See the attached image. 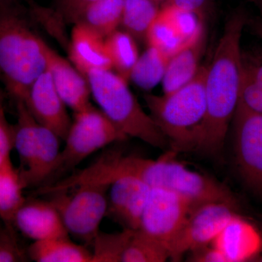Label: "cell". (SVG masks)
<instances>
[{"label":"cell","instance_id":"obj_23","mask_svg":"<svg viewBox=\"0 0 262 262\" xmlns=\"http://www.w3.org/2000/svg\"><path fill=\"white\" fill-rule=\"evenodd\" d=\"M160 5L151 0H124L121 24L124 31L138 40H145Z\"/></svg>","mask_w":262,"mask_h":262},{"label":"cell","instance_id":"obj_41","mask_svg":"<svg viewBox=\"0 0 262 262\" xmlns=\"http://www.w3.org/2000/svg\"><path fill=\"white\" fill-rule=\"evenodd\" d=\"M256 261H262V250L261 252H260L259 254L258 255L257 257L256 258Z\"/></svg>","mask_w":262,"mask_h":262},{"label":"cell","instance_id":"obj_26","mask_svg":"<svg viewBox=\"0 0 262 262\" xmlns=\"http://www.w3.org/2000/svg\"><path fill=\"white\" fill-rule=\"evenodd\" d=\"M134 231L125 229L121 232H99L95 237L91 262H120Z\"/></svg>","mask_w":262,"mask_h":262},{"label":"cell","instance_id":"obj_13","mask_svg":"<svg viewBox=\"0 0 262 262\" xmlns=\"http://www.w3.org/2000/svg\"><path fill=\"white\" fill-rule=\"evenodd\" d=\"M151 187L140 179L125 176L112 183L106 216L125 229L138 230Z\"/></svg>","mask_w":262,"mask_h":262},{"label":"cell","instance_id":"obj_24","mask_svg":"<svg viewBox=\"0 0 262 262\" xmlns=\"http://www.w3.org/2000/svg\"><path fill=\"white\" fill-rule=\"evenodd\" d=\"M169 58L158 50L148 48L138 58L131 71L130 80L141 89H152L163 80Z\"/></svg>","mask_w":262,"mask_h":262},{"label":"cell","instance_id":"obj_21","mask_svg":"<svg viewBox=\"0 0 262 262\" xmlns=\"http://www.w3.org/2000/svg\"><path fill=\"white\" fill-rule=\"evenodd\" d=\"M24 189L18 169L15 168L11 158L0 165V219L9 228L25 201Z\"/></svg>","mask_w":262,"mask_h":262},{"label":"cell","instance_id":"obj_7","mask_svg":"<svg viewBox=\"0 0 262 262\" xmlns=\"http://www.w3.org/2000/svg\"><path fill=\"white\" fill-rule=\"evenodd\" d=\"M110 185L99 182H84L69 189L49 193L50 201L61 215L69 234L91 246L101 222L106 215ZM68 190V189H67Z\"/></svg>","mask_w":262,"mask_h":262},{"label":"cell","instance_id":"obj_31","mask_svg":"<svg viewBox=\"0 0 262 262\" xmlns=\"http://www.w3.org/2000/svg\"><path fill=\"white\" fill-rule=\"evenodd\" d=\"M14 149V127L10 125L5 115L4 104H0V165L10 159Z\"/></svg>","mask_w":262,"mask_h":262},{"label":"cell","instance_id":"obj_37","mask_svg":"<svg viewBox=\"0 0 262 262\" xmlns=\"http://www.w3.org/2000/svg\"><path fill=\"white\" fill-rule=\"evenodd\" d=\"M21 0H0V7L20 3Z\"/></svg>","mask_w":262,"mask_h":262},{"label":"cell","instance_id":"obj_10","mask_svg":"<svg viewBox=\"0 0 262 262\" xmlns=\"http://www.w3.org/2000/svg\"><path fill=\"white\" fill-rule=\"evenodd\" d=\"M234 147L241 179L262 198V115L237 104L233 117Z\"/></svg>","mask_w":262,"mask_h":262},{"label":"cell","instance_id":"obj_1","mask_svg":"<svg viewBox=\"0 0 262 262\" xmlns=\"http://www.w3.org/2000/svg\"><path fill=\"white\" fill-rule=\"evenodd\" d=\"M247 13L234 11L225 24L206 80V115L202 123L196 151L216 155L223 149L230 122L239 101L242 75L241 41Z\"/></svg>","mask_w":262,"mask_h":262},{"label":"cell","instance_id":"obj_14","mask_svg":"<svg viewBox=\"0 0 262 262\" xmlns=\"http://www.w3.org/2000/svg\"><path fill=\"white\" fill-rule=\"evenodd\" d=\"M13 225L34 241L70 236L61 214L51 201L26 199L15 215Z\"/></svg>","mask_w":262,"mask_h":262},{"label":"cell","instance_id":"obj_28","mask_svg":"<svg viewBox=\"0 0 262 262\" xmlns=\"http://www.w3.org/2000/svg\"><path fill=\"white\" fill-rule=\"evenodd\" d=\"M146 42L149 47L158 50L169 58L189 42L183 41L159 14L149 27Z\"/></svg>","mask_w":262,"mask_h":262},{"label":"cell","instance_id":"obj_3","mask_svg":"<svg viewBox=\"0 0 262 262\" xmlns=\"http://www.w3.org/2000/svg\"><path fill=\"white\" fill-rule=\"evenodd\" d=\"M46 46L21 3L0 7V82L15 102L47 70Z\"/></svg>","mask_w":262,"mask_h":262},{"label":"cell","instance_id":"obj_35","mask_svg":"<svg viewBox=\"0 0 262 262\" xmlns=\"http://www.w3.org/2000/svg\"><path fill=\"white\" fill-rule=\"evenodd\" d=\"M210 245L198 248L189 252L191 253L189 259L196 262H226L225 257L220 251Z\"/></svg>","mask_w":262,"mask_h":262},{"label":"cell","instance_id":"obj_12","mask_svg":"<svg viewBox=\"0 0 262 262\" xmlns=\"http://www.w3.org/2000/svg\"><path fill=\"white\" fill-rule=\"evenodd\" d=\"M24 102L39 124L64 141L72 121L47 70L33 82Z\"/></svg>","mask_w":262,"mask_h":262},{"label":"cell","instance_id":"obj_34","mask_svg":"<svg viewBox=\"0 0 262 262\" xmlns=\"http://www.w3.org/2000/svg\"><path fill=\"white\" fill-rule=\"evenodd\" d=\"M25 258L10 234H0V262L22 261Z\"/></svg>","mask_w":262,"mask_h":262},{"label":"cell","instance_id":"obj_38","mask_svg":"<svg viewBox=\"0 0 262 262\" xmlns=\"http://www.w3.org/2000/svg\"><path fill=\"white\" fill-rule=\"evenodd\" d=\"M252 1L258 7V10H259L260 13H261V18H262V0H252Z\"/></svg>","mask_w":262,"mask_h":262},{"label":"cell","instance_id":"obj_25","mask_svg":"<svg viewBox=\"0 0 262 262\" xmlns=\"http://www.w3.org/2000/svg\"><path fill=\"white\" fill-rule=\"evenodd\" d=\"M170 258L168 247L138 229L125 248L122 262H164Z\"/></svg>","mask_w":262,"mask_h":262},{"label":"cell","instance_id":"obj_6","mask_svg":"<svg viewBox=\"0 0 262 262\" xmlns=\"http://www.w3.org/2000/svg\"><path fill=\"white\" fill-rule=\"evenodd\" d=\"M15 103L14 149L20 160L19 174L25 189L37 187L49 181L54 173L61 151V139L39 124L24 101Z\"/></svg>","mask_w":262,"mask_h":262},{"label":"cell","instance_id":"obj_39","mask_svg":"<svg viewBox=\"0 0 262 262\" xmlns=\"http://www.w3.org/2000/svg\"><path fill=\"white\" fill-rule=\"evenodd\" d=\"M5 94L2 88L0 87V104H4Z\"/></svg>","mask_w":262,"mask_h":262},{"label":"cell","instance_id":"obj_36","mask_svg":"<svg viewBox=\"0 0 262 262\" xmlns=\"http://www.w3.org/2000/svg\"><path fill=\"white\" fill-rule=\"evenodd\" d=\"M251 24L253 30L257 34L258 37L261 38L262 40V18H258L256 20H253Z\"/></svg>","mask_w":262,"mask_h":262},{"label":"cell","instance_id":"obj_30","mask_svg":"<svg viewBox=\"0 0 262 262\" xmlns=\"http://www.w3.org/2000/svg\"><path fill=\"white\" fill-rule=\"evenodd\" d=\"M238 103L262 115V89L243 67Z\"/></svg>","mask_w":262,"mask_h":262},{"label":"cell","instance_id":"obj_18","mask_svg":"<svg viewBox=\"0 0 262 262\" xmlns=\"http://www.w3.org/2000/svg\"><path fill=\"white\" fill-rule=\"evenodd\" d=\"M206 45L205 27L175 54L169 58L162 80L164 94L177 91L194 78L200 69V61Z\"/></svg>","mask_w":262,"mask_h":262},{"label":"cell","instance_id":"obj_8","mask_svg":"<svg viewBox=\"0 0 262 262\" xmlns=\"http://www.w3.org/2000/svg\"><path fill=\"white\" fill-rule=\"evenodd\" d=\"M127 138L101 110L92 105L75 113L52 178L63 175L98 150Z\"/></svg>","mask_w":262,"mask_h":262},{"label":"cell","instance_id":"obj_15","mask_svg":"<svg viewBox=\"0 0 262 262\" xmlns=\"http://www.w3.org/2000/svg\"><path fill=\"white\" fill-rule=\"evenodd\" d=\"M46 56L47 70L66 105L75 113L89 107L91 90L87 77L47 44Z\"/></svg>","mask_w":262,"mask_h":262},{"label":"cell","instance_id":"obj_16","mask_svg":"<svg viewBox=\"0 0 262 262\" xmlns=\"http://www.w3.org/2000/svg\"><path fill=\"white\" fill-rule=\"evenodd\" d=\"M220 251L226 262L256 259L262 250V238L251 224L236 215L211 244Z\"/></svg>","mask_w":262,"mask_h":262},{"label":"cell","instance_id":"obj_11","mask_svg":"<svg viewBox=\"0 0 262 262\" xmlns=\"http://www.w3.org/2000/svg\"><path fill=\"white\" fill-rule=\"evenodd\" d=\"M190 211L187 200L177 193L151 188L139 229L163 243L169 250L170 242Z\"/></svg>","mask_w":262,"mask_h":262},{"label":"cell","instance_id":"obj_20","mask_svg":"<svg viewBox=\"0 0 262 262\" xmlns=\"http://www.w3.org/2000/svg\"><path fill=\"white\" fill-rule=\"evenodd\" d=\"M123 5L124 0H96L81 10L74 24H82L106 38L121 24Z\"/></svg>","mask_w":262,"mask_h":262},{"label":"cell","instance_id":"obj_29","mask_svg":"<svg viewBox=\"0 0 262 262\" xmlns=\"http://www.w3.org/2000/svg\"><path fill=\"white\" fill-rule=\"evenodd\" d=\"M94 1L96 0H56L54 9L48 8V20L53 35L61 42L67 41L62 31L65 24H74L81 10Z\"/></svg>","mask_w":262,"mask_h":262},{"label":"cell","instance_id":"obj_4","mask_svg":"<svg viewBox=\"0 0 262 262\" xmlns=\"http://www.w3.org/2000/svg\"><path fill=\"white\" fill-rule=\"evenodd\" d=\"M208 67H201L190 82L163 96H144L150 115L176 151L195 150L206 115Z\"/></svg>","mask_w":262,"mask_h":262},{"label":"cell","instance_id":"obj_27","mask_svg":"<svg viewBox=\"0 0 262 262\" xmlns=\"http://www.w3.org/2000/svg\"><path fill=\"white\" fill-rule=\"evenodd\" d=\"M158 14L185 42L192 40L204 27L195 15L173 5H162Z\"/></svg>","mask_w":262,"mask_h":262},{"label":"cell","instance_id":"obj_19","mask_svg":"<svg viewBox=\"0 0 262 262\" xmlns=\"http://www.w3.org/2000/svg\"><path fill=\"white\" fill-rule=\"evenodd\" d=\"M27 256L37 262H91L92 253L85 246L75 244L70 237L34 241Z\"/></svg>","mask_w":262,"mask_h":262},{"label":"cell","instance_id":"obj_33","mask_svg":"<svg viewBox=\"0 0 262 262\" xmlns=\"http://www.w3.org/2000/svg\"><path fill=\"white\" fill-rule=\"evenodd\" d=\"M242 67L262 89V51L241 53Z\"/></svg>","mask_w":262,"mask_h":262},{"label":"cell","instance_id":"obj_22","mask_svg":"<svg viewBox=\"0 0 262 262\" xmlns=\"http://www.w3.org/2000/svg\"><path fill=\"white\" fill-rule=\"evenodd\" d=\"M105 44L113 69L125 80H130L131 71L139 57L136 39L125 31L117 29L105 38Z\"/></svg>","mask_w":262,"mask_h":262},{"label":"cell","instance_id":"obj_32","mask_svg":"<svg viewBox=\"0 0 262 262\" xmlns=\"http://www.w3.org/2000/svg\"><path fill=\"white\" fill-rule=\"evenodd\" d=\"M163 5H170L190 12L204 23L214 9L213 0H166Z\"/></svg>","mask_w":262,"mask_h":262},{"label":"cell","instance_id":"obj_2","mask_svg":"<svg viewBox=\"0 0 262 262\" xmlns=\"http://www.w3.org/2000/svg\"><path fill=\"white\" fill-rule=\"evenodd\" d=\"M93 174L96 180L110 185L120 177H135L151 188H161L177 193L187 200L191 210L214 202L239 207L237 198L225 184L189 170L169 158L149 160L131 155L124 156L116 151H110L95 162Z\"/></svg>","mask_w":262,"mask_h":262},{"label":"cell","instance_id":"obj_5","mask_svg":"<svg viewBox=\"0 0 262 262\" xmlns=\"http://www.w3.org/2000/svg\"><path fill=\"white\" fill-rule=\"evenodd\" d=\"M91 94L100 110L127 137L165 149L168 144L151 115L141 107L125 79L112 70H95L87 75Z\"/></svg>","mask_w":262,"mask_h":262},{"label":"cell","instance_id":"obj_9","mask_svg":"<svg viewBox=\"0 0 262 262\" xmlns=\"http://www.w3.org/2000/svg\"><path fill=\"white\" fill-rule=\"evenodd\" d=\"M238 206L229 203H206L193 208L169 246L170 258L178 261L186 253L211 244L234 218Z\"/></svg>","mask_w":262,"mask_h":262},{"label":"cell","instance_id":"obj_40","mask_svg":"<svg viewBox=\"0 0 262 262\" xmlns=\"http://www.w3.org/2000/svg\"><path fill=\"white\" fill-rule=\"evenodd\" d=\"M151 1L154 2L157 5H163L166 2V0H151Z\"/></svg>","mask_w":262,"mask_h":262},{"label":"cell","instance_id":"obj_17","mask_svg":"<svg viewBox=\"0 0 262 262\" xmlns=\"http://www.w3.org/2000/svg\"><path fill=\"white\" fill-rule=\"evenodd\" d=\"M67 50L71 61L84 77L93 71L113 69L105 38L82 24H75Z\"/></svg>","mask_w":262,"mask_h":262}]
</instances>
